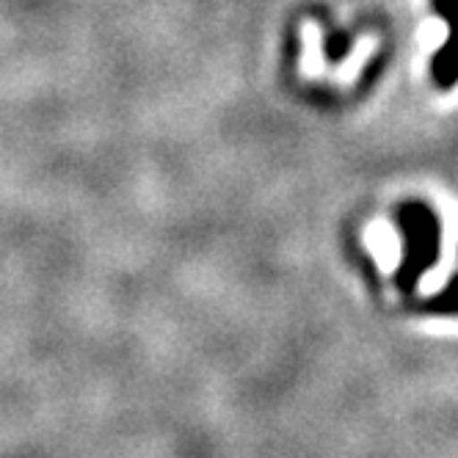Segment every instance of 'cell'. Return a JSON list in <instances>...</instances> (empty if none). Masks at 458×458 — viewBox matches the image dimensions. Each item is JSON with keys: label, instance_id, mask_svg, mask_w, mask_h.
<instances>
[{"label": "cell", "instance_id": "2", "mask_svg": "<svg viewBox=\"0 0 458 458\" xmlns=\"http://www.w3.org/2000/svg\"><path fill=\"white\" fill-rule=\"evenodd\" d=\"M437 12L447 20L450 25V37L439 55L434 58V78L439 86H453L458 83V0H434Z\"/></svg>", "mask_w": 458, "mask_h": 458}, {"label": "cell", "instance_id": "1", "mask_svg": "<svg viewBox=\"0 0 458 458\" xmlns=\"http://www.w3.org/2000/svg\"><path fill=\"white\" fill-rule=\"evenodd\" d=\"M398 226L403 238V254L395 271V284L401 293H414L422 276L428 274L442 254V224L434 208L414 199L401 205Z\"/></svg>", "mask_w": 458, "mask_h": 458}, {"label": "cell", "instance_id": "3", "mask_svg": "<svg viewBox=\"0 0 458 458\" xmlns=\"http://www.w3.org/2000/svg\"><path fill=\"white\" fill-rule=\"evenodd\" d=\"M425 312L437 318H458V274L450 276V282L425 301Z\"/></svg>", "mask_w": 458, "mask_h": 458}]
</instances>
